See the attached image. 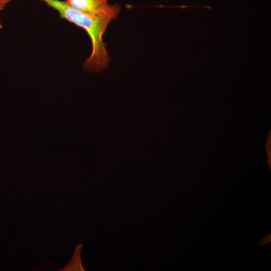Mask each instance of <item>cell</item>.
Returning <instances> with one entry per match:
<instances>
[{"label":"cell","instance_id":"obj_1","mask_svg":"<svg viewBox=\"0 0 271 271\" xmlns=\"http://www.w3.org/2000/svg\"><path fill=\"white\" fill-rule=\"evenodd\" d=\"M56 11L61 18L65 19L83 29L91 40V52L83 63L87 71L99 72L107 68L109 56L103 40V35L109 23L118 15L119 5L111 6L106 12L99 15L88 14L60 0H40Z\"/></svg>","mask_w":271,"mask_h":271},{"label":"cell","instance_id":"obj_2","mask_svg":"<svg viewBox=\"0 0 271 271\" xmlns=\"http://www.w3.org/2000/svg\"><path fill=\"white\" fill-rule=\"evenodd\" d=\"M73 8L91 15H99L108 10L111 6L107 0H66Z\"/></svg>","mask_w":271,"mask_h":271},{"label":"cell","instance_id":"obj_3","mask_svg":"<svg viewBox=\"0 0 271 271\" xmlns=\"http://www.w3.org/2000/svg\"><path fill=\"white\" fill-rule=\"evenodd\" d=\"M82 244H79L75 247L71 260L60 271H84L81 259V252Z\"/></svg>","mask_w":271,"mask_h":271},{"label":"cell","instance_id":"obj_4","mask_svg":"<svg viewBox=\"0 0 271 271\" xmlns=\"http://www.w3.org/2000/svg\"><path fill=\"white\" fill-rule=\"evenodd\" d=\"M11 1V0H0V29L3 28V25L1 19V13Z\"/></svg>","mask_w":271,"mask_h":271}]
</instances>
